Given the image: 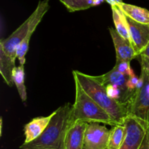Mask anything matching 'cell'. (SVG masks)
Wrapping results in <instances>:
<instances>
[{"mask_svg": "<svg viewBox=\"0 0 149 149\" xmlns=\"http://www.w3.org/2000/svg\"><path fill=\"white\" fill-rule=\"evenodd\" d=\"M72 105L69 103L60 106L43 133L30 143H23L19 149H65L67 132L71 124Z\"/></svg>", "mask_w": 149, "mask_h": 149, "instance_id": "6da1fadb", "label": "cell"}, {"mask_svg": "<svg viewBox=\"0 0 149 149\" xmlns=\"http://www.w3.org/2000/svg\"><path fill=\"white\" fill-rule=\"evenodd\" d=\"M74 79L81 84L86 93L106 111L117 125H124V121L128 116V107L119 100L109 97L103 86L95 76L87 75L79 71H72Z\"/></svg>", "mask_w": 149, "mask_h": 149, "instance_id": "7a4b0ae2", "label": "cell"}, {"mask_svg": "<svg viewBox=\"0 0 149 149\" xmlns=\"http://www.w3.org/2000/svg\"><path fill=\"white\" fill-rule=\"evenodd\" d=\"M74 83L76 96L72 105L71 124L83 122L87 124L103 123L113 127L117 125L111 116L84 92L76 79Z\"/></svg>", "mask_w": 149, "mask_h": 149, "instance_id": "3957f363", "label": "cell"}, {"mask_svg": "<svg viewBox=\"0 0 149 149\" xmlns=\"http://www.w3.org/2000/svg\"><path fill=\"white\" fill-rule=\"evenodd\" d=\"M31 16L28 17L12 34L0 42V73L4 81L9 86L14 85L13 71L17 59V51L29 29Z\"/></svg>", "mask_w": 149, "mask_h": 149, "instance_id": "277c9868", "label": "cell"}, {"mask_svg": "<svg viewBox=\"0 0 149 149\" xmlns=\"http://www.w3.org/2000/svg\"><path fill=\"white\" fill-rule=\"evenodd\" d=\"M141 57V72L135 93L128 104V116L149 124V59Z\"/></svg>", "mask_w": 149, "mask_h": 149, "instance_id": "5b68a950", "label": "cell"}, {"mask_svg": "<svg viewBox=\"0 0 149 149\" xmlns=\"http://www.w3.org/2000/svg\"><path fill=\"white\" fill-rule=\"evenodd\" d=\"M125 138L120 149H139L143 141L149 124L132 116H127L124 121Z\"/></svg>", "mask_w": 149, "mask_h": 149, "instance_id": "8992f818", "label": "cell"}, {"mask_svg": "<svg viewBox=\"0 0 149 149\" xmlns=\"http://www.w3.org/2000/svg\"><path fill=\"white\" fill-rule=\"evenodd\" d=\"M49 8V0H42L39 1L36 10L31 15V22L29 24V29L26 37L24 38L20 44V47H18L17 51V59H18L20 65H24L26 63V55L29 50V42L31 38L32 34L36 30V27L42 19L43 18L44 15L46 14Z\"/></svg>", "mask_w": 149, "mask_h": 149, "instance_id": "52a82bcc", "label": "cell"}, {"mask_svg": "<svg viewBox=\"0 0 149 149\" xmlns=\"http://www.w3.org/2000/svg\"><path fill=\"white\" fill-rule=\"evenodd\" d=\"M95 77L105 87L107 85H111L119 89L122 93L121 102L123 104L128 106L135 93L130 91L127 87V83L130 79L129 74H122L113 68V69L106 74L100 76H95Z\"/></svg>", "mask_w": 149, "mask_h": 149, "instance_id": "ba28073f", "label": "cell"}, {"mask_svg": "<svg viewBox=\"0 0 149 149\" xmlns=\"http://www.w3.org/2000/svg\"><path fill=\"white\" fill-rule=\"evenodd\" d=\"M111 130L98 123L87 124L84 149H107Z\"/></svg>", "mask_w": 149, "mask_h": 149, "instance_id": "9c48e42d", "label": "cell"}, {"mask_svg": "<svg viewBox=\"0 0 149 149\" xmlns=\"http://www.w3.org/2000/svg\"><path fill=\"white\" fill-rule=\"evenodd\" d=\"M126 17L129 27L130 43L137 57H138L146 49L149 42V26L137 23L127 16Z\"/></svg>", "mask_w": 149, "mask_h": 149, "instance_id": "30bf717a", "label": "cell"}, {"mask_svg": "<svg viewBox=\"0 0 149 149\" xmlns=\"http://www.w3.org/2000/svg\"><path fill=\"white\" fill-rule=\"evenodd\" d=\"M109 31L116 50V60L130 63L131 61L137 58L135 50L129 41L121 36L115 29L109 28Z\"/></svg>", "mask_w": 149, "mask_h": 149, "instance_id": "8fae6325", "label": "cell"}, {"mask_svg": "<svg viewBox=\"0 0 149 149\" xmlns=\"http://www.w3.org/2000/svg\"><path fill=\"white\" fill-rule=\"evenodd\" d=\"M87 123L77 122L70 126L67 132L65 149H84V133Z\"/></svg>", "mask_w": 149, "mask_h": 149, "instance_id": "7c38bea8", "label": "cell"}, {"mask_svg": "<svg viewBox=\"0 0 149 149\" xmlns=\"http://www.w3.org/2000/svg\"><path fill=\"white\" fill-rule=\"evenodd\" d=\"M53 113L47 116H38L24 126L25 142L30 143L39 138L49 125Z\"/></svg>", "mask_w": 149, "mask_h": 149, "instance_id": "4fadbf2b", "label": "cell"}, {"mask_svg": "<svg viewBox=\"0 0 149 149\" xmlns=\"http://www.w3.org/2000/svg\"><path fill=\"white\" fill-rule=\"evenodd\" d=\"M117 6L125 13V15L133 20L134 21L149 26V10L143 7L124 2L118 4Z\"/></svg>", "mask_w": 149, "mask_h": 149, "instance_id": "5bb4252c", "label": "cell"}, {"mask_svg": "<svg viewBox=\"0 0 149 149\" xmlns=\"http://www.w3.org/2000/svg\"><path fill=\"white\" fill-rule=\"evenodd\" d=\"M111 10L115 29L121 36L130 42L129 27H128L126 15L117 5L111 6Z\"/></svg>", "mask_w": 149, "mask_h": 149, "instance_id": "9a60e30c", "label": "cell"}, {"mask_svg": "<svg viewBox=\"0 0 149 149\" xmlns=\"http://www.w3.org/2000/svg\"><path fill=\"white\" fill-rule=\"evenodd\" d=\"M13 79L21 100L25 102L27 99V93L25 86L24 65H19L18 66L15 67L13 71Z\"/></svg>", "mask_w": 149, "mask_h": 149, "instance_id": "2e32d148", "label": "cell"}, {"mask_svg": "<svg viewBox=\"0 0 149 149\" xmlns=\"http://www.w3.org/2000/svg\"><path fill=\"white\" fill-rule=\"evenodd\" d=\"M69 12L87 10L101 4L103 0H60Z\"/></svg>", "mask_w": 149, "mask_h": 149, "instance_id": "e0dca14e", "label": "cell"}, {"mask_svg": "<svg viewBox=\"0 0 149 149\" xmlns=\"http://www.w3.org/2000/svg\"><path fill=\"white\" fill-rule=\"evenodd\" d=\"M125 138L124 125H116L111 130L107 149H120Z\"/></svg>", "mask_w": 149, "mask_h": 149, "instance_id": "ac0fdd59", "label": "cell"}, {"mask_svg": "<svg viewBox=\"0 0 149 149\" xmlns=\"http://www.w3.org/2000/svg\"><path fill=\"white\" fill-rule=\"evenodd\" d=\"M115 69L117 70L119 72L122 73L124 74H129L132 71L130 67V63L127 62V61H119V60L116 59V65L113 67Z\"/></svg>", "mask_w": 149, "mask_h": 149, "instance_id": "d6986e66", "label": "cell"}, {"mask_svg": "<svg viewBox=\"0 0 149 149\" xmlns=\"http://www.w3.org/2000/svg\"><path fill=\"white\" fill-rule=\"evenodd\" d=\"M139 149H149V128Z\"/></svg>", "mask_w": 149, "mask_h": 149, "instance_id": "ffe728a7", "label": "cell"}, {"mask_svg": "<svg viewBox=\"0 0 149 149\" xmlns=\"http://www.w3.org/2000/svg\"><path fill=\"white\" fill-rule=\"evenodd\" d=\"M103 1L109 3L111 5V6H116L118 5V4L123 3V1H122V0H103Z\"/></svg>", "mask_w": 149, "mask_h": 149, "instance_id": "44dd1931", "label": "cell"}, {"mask_svg": "<svg viewBox=\"0 0 149 149\" xmlns=\"http://www.w3.org/2000/svg\"><path fill=\"white\" fill-rule=\"evenodd\" d=\"M140 56H143V57H145V58H148L149 59V42L147 45V47H146V49L141 52V54L140 55Z\"/></svg>", "mask_w": 149, "mask_h": 149, "instance_id": "7402d4cb", "label": "cell"}]
</instances>
